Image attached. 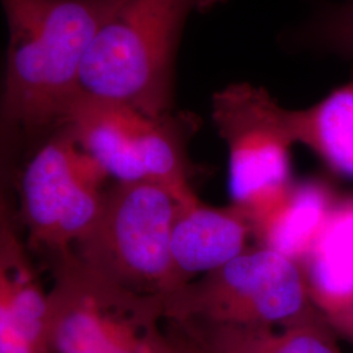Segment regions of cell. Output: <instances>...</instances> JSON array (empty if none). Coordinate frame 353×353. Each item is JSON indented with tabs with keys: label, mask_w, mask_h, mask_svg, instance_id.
<instances>
[{
	"label": "cell",
	"mask_w": 353,
	"mask_h": 353,
	"mask_svg": "<svg viewBox=\"0 0 353 353\" xmlns=\"http://www.w3.org/2000/svg\"><path fill=\"white\" fill-rule=\"evenodd\" d=\"M126 0H0L8 29L1 110L24 130L59 125L92 42Z\"/></svg>",
	"instance_id": "6da1fadb"
},
{
	"label": "cell",
	"mask_w": 353,
	"mask_h": 353,
	"mask_svg": "<svg viewBox=\"0 0 353 353\" xmlns=\"http://www.w3.org/2000/svg\"><path fill=\"white\" fill-rule=\"evenodd\" d=\"M227 0H126L92 42L77 94L123 102L151 117L170 113L173 63L192 13Z\"/></svg>",
	"instance_id": "7a4b0ae2"
},
{
	"label": "cell",
	"mask_w": 353,
	"mask_h": 353,
	"mask_svg": "<svg viewBox=\"0 0 353 353\" xmlns=\"http://www.w3.org/2000/svg\"><path fill=\"white\" fill-rule=\"evenodd\" d=\"M51 265V353H178L161 300L121 287L75 252Z\"/></svg>",
	"instance_id": "3957f363"
},
{
	"label": "cell",
	"mask_w": 353,
	"mask_h": 353,
	"mask_svg": "<svg viewBox=\"0 0 353 353\" xmlns=\"http://www.w3.org/2000/svg\"><path fill=\"white\" fill-rule=\"evenodd\" d=\"M181 204L189 203L164 185L118 182L106 192L96 225L74 252L121 287L166 306L185 285L170 249Z\"/></svg>",
	"instance_id": "277c9868"
},
{
	"label": "cell",
	"mask_w": 353,
	"mask_h": 353,
	"mask_svg": "<svg viewBox=\"0 0 353 353\" xmlns=\"http://www.w3.org/2000/svg\"><path fill=\"white\" fill-rule=\"evenodd\" d=\"M59 126L117 182H156L183 202L198 201L189 182L191 114L151 117L123 102L76 94Z\"/></svg>",
	"instance_id": "5b68a950"
},
{
	"label": "cell",
	"mask_w": 353,
	"mask_h": 353,
	"mask_svg": "<svg viewBox=\"0 0 353 353\" xmlns=\"http://www.w3.org/2000/svg\"><path fill=\"white\" fill-rule=\"evenodd\" d=\"M314 307L300 265L261 246L186 283L166 303L165 316L176 325H287Z\"/></svg>",
	"instance_id": "8992f818"
},
{
	"label": "cell",
	"mask_w": 353,
	"mask_h": 353,
	"mask_svg": "<svg viewBox=\"0 0 353 353\" xmlns=\"http://www.w3.org/2000/svg\"><path fill=\"white\" fill-rule=\"evenodd\" d=\"M281 108L263 88L233 84L214 94V125L229 148V191L250 220L252 233L280 203L290 181L294 145Z\"/></svg>",
	"instance_id": "52a82bcc"
},
{
	"label": "cell",
	"mask_w": 353,
	"mask_h": 353,
	"mask_svg": "<svg viewBox=\"0 0 353 353\" xmlns=\"http://www.w3.org/2000/svg\"><path fill=\"white\" fill-rule=\"evenodd\" d=\"M106 178L99 163L62 127L29 160L21 176V216L29 248L45 254L50 263L74 252L101 214Z\"/></svg>",
	"instance_id": "ba28073f"
},
{
	"label": "cell",
	"mask_w": 353,
	"mask_h": 353,
	"mask_svg": "<svg viewBox=\"0 0 353 353\" xmlns=\"http://www.w3.org/2000/svg\"><path fill=\"white\" fill-rule=\"evenodd\" d=\"M0 353H51L49 292L39 283L7 198L0 201Z\"/></svg>",
	"instance_id": "9c48e42d"
},
{
	"label": "cell",
	"mask_w": 353,
	"mask_h": 353,
	"mask_svg": "<svg viewBox=\"0 0 353 353\" xmlns=\"http://www.w3.org/2000/svg\"><path fill=\"white\" fill-rule=\"evenodd\" d=\"M168 326L196 353H341L336 332L316 307L287 325Z\"/></svg>",
	"instance_id": "30bf717a"
},
{
	"label": "cell",
	"mask_w": 353,
	"mask_h": 353,
	"mask_svg": "<svg viewBox=\"0 0 353 353\" xmlns=\"http://www.w3.org/2000/svg\"><path fill=\"white\" fill-rule=\"evenodd\" d=\"M254 234L250 220L237 205L211 208L202 203L181 204L170 249L185 284L191 276L208 274L248 250Z\"/></svg>",
	"instance_id": "8fae6325"
},
{
	"label": "cell",
	"mask_w": 353,
	"mask_h": 353,
	"mask_svg": "<svg viewBox=\"0 0 353 353\" xmlns=\"http://www.w3.org/2000/svg\"><path fill=\"white\" fill-rule=\"evenodd\" d=\"M310 301L328 322L353 309V196L336 199L299 262Z\"/></svg>",
	"instance_id": "7c38bea8"
},
{
	"label": "cell",
	"mask_w": 353,
	"mask_h": 353,
	"mask_svg": "<svg viewBox=\"0 0 353 353\" xmlns=\"http://www.w3.org/2000/svg\"><path fill=\"white\" fill-rule=\"evenodd\" d=\"M292 138L319 156L336 174L353 178V83L303 110H288Z\"/></svg>",
	"instance_id": "4fadbf2b"
},
{
	"label": "cell",
	"mask_w": 353,
	"mask_h": 353,
	"mask_svg": "<svg viewBox=\"0 0 353 353\" xmlns=\"http://www.w3.org/2000/svg\"><path fill=\"white\" fill-rule=\"evenodd\" d=\"M336 198L327 183H293L285 199L254 230L262 246L300 262L323 225Z\"/></svg>",
	"instance_id": "5bb4252c"
},
{
	"label": "cell",
	"mask_w": 353,
	"mask_h": 353,
	"mask_svg": "<svg viewBox=\"0 0 353 353\" xmlns=\"http://www.w3.org/2000/svg\"><path fill=\"white\" fill-rule=\"evenodd\" d=\"M307 48L353 59V0L319 8L297 32Z\"/></svg>",
	"instance_id": "9a60e30c"
},
{
	"label": "cell",
	"mask_w": 353,
	"mask_h": 353,
	"mask_svg": "<svg viewBox=\"0 0 353 353\" xmlns=\"http://www.w3.org/2000/svg\"><path fill=\"white\" fill-rule=\"evenodd\" d=\"M176 347H178V353H195L192 352L191 350H189V348H186V347H183L182 344H179L178 341H176Z\"/></svg>",
	"instance_id": "2e32d148"
},
{
	"label": "cell",
	"mask_w": 353,
	"mask_h": 353,
	"mask_svg": "<svg viewBox=\"0 0 353 353\" xmlns=\"http://www.w3.org/2000/svg\"><path fill=\"white\" fill-rule=\"evenodd\" d=\"M4 198H7V196H6L4 191H3V189H1V183H0V201H3Z\"/></svg>",
	"instance_id": "e0dca14e"
}]
</instances>
